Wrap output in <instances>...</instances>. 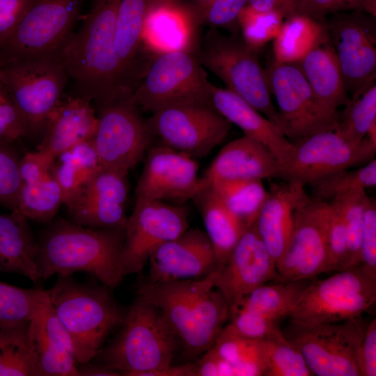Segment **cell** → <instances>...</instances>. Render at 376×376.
Masks as SVG:
<instances>
[{"label": "cell", "mask_w": 376, "mask_h": 376, "mask_svg": "<svg viewBox=\"0 0 376 376\" xmlns=\"http://www.w3.org/2000/svg\"><path fill=\"white\" fill-rule=\"evenodd\" d=\"M49 223L37 242L40 279L84 272L109 288L120 283L124 276L120 255L125 228H90L61 219Z\"/></svg>", "instance_id": "1"}, {"label": "cell", "mask_w": 376, "mask_h": 376, "mask_svg": "<svg viewBox=\"0 0 376 376\" xmlns=\"http://www.w3.org/2000/svg\"><path fill=\"white\" fill-rule=\"evenodd\" d=\"M217 270L199 279L148 282L137 290L160 310L188 358L210 348L229 319L228 304L214 287Z\"/></svg>", "instance_id": "2"}, {"label": "cell", "mask_w": 376, "mask_h": 376, "mask_svg": "<svg viewBox=\"0 0 376 376\" xmlns=\"http://www.w3.org/2000/svg\"><path fill=\"white\" fill-rule=\"evenodd\" d=\"M119 0H93L81 29L61 54L77 93L102 106L127 98L114 51L113 33Z\"/></svg>", "instance_id": "3"}, {"label": "cell", "mask_w": 376, "mask_h": 376, "mask_svg": "<svg viewBox=\"0 0 376 376\" xmlns=\"http://www.w3.org/2000/svg\"><path fill=\"white\" fill-rule=\"evenodd\" d=\"M180 346L160 310L137 294L117 335L93 359L121 375L141 376L172 366Z\"/></svg>", "instance_id": "4"}, {"label": "cell", "mask_w": 376, "mask_h": 376, "mask_svg": "<svg viewBox=\"0 0 376 376\" xmlns=\"http://www.w3.org/2000/svg\"><path fill=\"white\" fill-rule=\"evenodd\" d=\"M107 286L82 283L71 275L58 276L46 290L49 302L71 340L77 363L91 361L126 312Z\"/></svg>", "instance_id": "5"}, {"label": "cell", "mask_w": 376, "mask_h": 376, "mask_svg": "<svg viewBox=\"0 0 376 376\" xmlns=\"http://www.w3.org/2000/svg\"><path fill=\"white\" fill-rule=\"evenodd\" d=\"M196 56L200 64L221 79L227 89L280 129L266 72L259 63L258 52L246 44L241 34L236 31L225 35L210 27Z\"/></svg>", "instance_id": "6"}, {"label": "cell", "mask_w": 376, "mask_h": 376, "mask_svg": "<svg viewBox=\"0 0 376 376\" xmlns=\"http://www.w3.org/2000/svg\"><path fill=\"white\" fill-rule=\"evenodd\" d=\"M367 324L362 316L320 324L289 318L281 330L313 376H361L358 353Z\"/></svg>", "instance_id": "7"}, {"label": "cell", "mask_w": 376, "mask_h": 376, "mask_svg": "<svg viewBox=\"0 0 376 376\" xmlns=\"http://www.w3.org/2000/svg\"><path fill=\"white\" fill-rule=\"evenodd\" d=\"M210 84L196 55L173 50L152 62L135 84L130 98L138 108L151 113L178 105L213 107Z\"/></svg>", "instance_id": "8"}, {"label": "cell", "mask_w": 376, "mask_h": 376, "mask_svg": "<svg viewBox=\"0 0 376 376\" xmlns=\"http://www.w3.org/2000/svg\"><path fill=\"white\" fill-rule=\"evenodd\" d=\"M83 0H33L9 38L0 62L60 57Z\"/></svg>", "instance_id": "9"}, {"label": "cell", "mask_w": 376, "mask_h": 376, "mask_svg": "<svg viewBox=\"0 0 376 376\" xmlns=\"http://www.w3.org/2000/svg\"><path fill=\"white\" fill-rule=\"evenodd\" d=\"M375 301L376 279L359 265L315 280L288 318L310 324L340 322L361 317Z\"/></svg>", "instance_id": "10"}, {"label": "cell", "mask_w": 376, "mask_h": 376, "mask_svg": "<svg viewBox=\"0 0 376 376\" xmlns=\"http://www.w3.org/2000/svg\"><path fill=\"white\" fill-rule=\"evenodd\" d=\"M265 72L270 93L277 104L280 129L290 142L336 130L340 111L321 102L297 63L273 61Z\"/></svg>", "instance_id": "11"}, {"label": "cell", "mask_w": 376, "mask_h": 376, "mask_svg": "<svg viewBox=\"0 0 376 376\" xmlns=\"http://www.w3.org/2000/svg\"><path fill=\"white\" fill-rule=\"evenodd\" d=\"M0 65L29 134L43 135L69 77L61 58L0 62Z\"/></svg>", "instance_id": "12"}, {"label": "cell", "mask_w": 376, "mask_h": 376, "mask_svg": "<svg viewBox=\"0 0 376 376\" xmlns=\"http://www.w3.org/2000/svg\"><path fill=\"white\" fill-rule=\"evenodd\" d=\"M350 99L375 84V17L361 11L336 13L325 19Z\"/></svg>", "instance_id": "13"}, {"label": "cell", "mask_w": 376, "mask_h": 376, "mask_svg": "<svg viewBox=\"0 0 376 376\" xmlns=\"http://www.w3.org/2000/svg\"><path fill=\"white\" fill-rule=\"evenodd\" d=\"M98 123L91 139L102 168L125 172L151 147L152 136L130 97L97 107Z\"/></svg>", "instance_id": "14"}, {"label": "cell", "mask_w": 376, "mask_h": 376, "mask_svg": "<svg viewBox=\"0 0 376 376\" xmlns=\"http://www.w3.org/2000/svg\"><path fill=\"white\" fill-rule=\"evenodd\" d=\"M292 143V153L279 168V178L305 187L336 171L366 164L374 159L376 152V142L367 136L352 144L335 130L318 132Z\"/></svg>", "instance_id": "15"}, {"label": "cell", "mask_w": 376, "mask_h": 376, "mask_svg": "<svg viewBox=\"0 0 376 376\" xmlns=\"http://www.w3.org/2000/svg\"><path fill=\"white\" fill-rule=\"evenodd\" d=\"M161 145L192 157L207 156L228 134L232 124L214 107L189 104L166 107L146 120Z\"/></svg>", "instance_id": "16"}, {"label": "cell", "mask_w": 376, "mask_h": 376, "mask_svg": "<svg viewBox=\"0 0 376 376\" xmlns=\"http://www.w3.org/2000/svg\"><path fill=\"white\" fill-rule=\"evenodd\" d=\"M188 219L185 206L160 201H136L127 218L120 255L123 275L141 273L157 247L189 228Z\"/></svg>", "instance_id": "17"}, {"label": "cell", "mask_w": 376, "mask_h": 376, "mask_svg": "<svg viewBox=\"0 0 376 376\" xmlns=\"http://www.w3.org/2000/svg\"><path fill=\"white\" fill-rule=\"evenodd\" d=\"M329 205L310 198L297 210L291 236L276 270L281 281L315 278L329 271Z\"/></svg>", "instance_id": "18"}, {"label": "cell", "mask_w": 376, "mask_h": 376, "mask_svg": "<svg viewBox=\"0 0 376 376\" xmlns=\"http://www.w3.org/2000/svg\"><path fill=\"white\" fill-rule=\"evenodd\" d=\"M198 165L186 154L164 146H151L135 189L136 201L183 203L207 182L198 176Z\"/></svg>", "instance_id": "19"}, {"label": "cell", "mask_w": 376, "mask_h": 376, "mask_svg": "<svg viewBox=\"0 0 376 376\" xmlns=\"http://www.w3.org/2000/svg\"><path fill=\"white\" fill-rule=\"evenodd\" d=\"M127 172L102 168L64 204L70 221L96 228H125Z\"/></svg>", "instance_id": "20"}, {"label": "cell", "mask_w": 376, "mask_h": 376, "mask_svg": "<svg viewBox=\"0 0 376 376\" xmlns=\"http://www.w3.org/2000/svg\"><path fill=\"white\" fill-rule=\"evenodd\" d=\"M271 281H281L276 264L255 224L245 231L226 263L217 270L214 287L222 293L231 311L246 295Z\"/></svg>", "instance_id": "21"}, {"label": "cell", "mask_w": 376, "mask_h": 376, "mask_svg": "<svg viewBox=\"0 0 376 376\" xmlns=\"http://www.w3.org/2000/svg\"><path fill=\"white\" fill-rule=\"evenodd\" d=\"M149 283L199 279L217 269L214 249L205 232L187 228L150 255Z\"/></svg>", "instance_id": "22"}, {"label": "cell", "mask_w": 376, "mask_h": 376, "mask_svg": "<svg viewBox=\"0 0 376 376\" xmlns=\"http://www.w3.org/2000/svg\"><path fill=\"white\" fill-rule=\"evenodd\" d=\"M27 336L35 376H79L71 340L47 297L29 321Z\"/></svg>", "instance_id": "23"}, {"label": "cell", "mask_w": 376, "mask_h": 376, "mask_svg": "<svg viewBox=\"0 0 376 376\" xmlns=\"http://www.w3.org/2000/svg\"><path fill=\"white\" fill-rule=\"evenodd\" d=\"M267 191L256 227L276 264L290 240L295 213L310 198V195L306 193L305 186L296 181L271 183Z\"/></svg>", "instance_id": "24"}, {"label": "cell", "mask_w": 376, "mask_h": 376, "mask_svg": "<svg viewBox=\"0 0 376 376\" xmlns=\"http://www.w3.org/2000/svg\"><path fill=\"white\" fill-rule=\"evenodd\" d=\"M97 123L90 100L77 95L63 97L49 118L36 152L52 166L60 153L91 139Z\"/></svg>", "instance_id": "25"}, {"label": "cell", "mask_w": 376, "mask_h": 376, "mask_svg": "<svg viewBox=\"0 0 376 376\" xmlns=\"http://www.w3.org/2000/svg\"><path fill=\"white\" fill-rule=\"evenodd\" d=\"M279 176V164L272 153L259 141L244 135L222 148L203 177L214 183Z\"/></svg>", "instance_id": "26"}, {"label": "cell", "mask_w": 376, "mask_h": 376, "mask_svg": "<svg viewBox=\"0 0 376 376\" xmlns=\"http://www.w3.org/2000/svg\"><path fill=\"white\" fill-rule=\"evenodd\" d=\"M213 107L244 135L263 144L276 157L279 168L290 157L294 145L272 121L227 88L210 86Z\"/></svg>", "instance_id": "27"}, {"label": "cell", "mask_w": 376, "mask_h": 376, "mask_svg": "<svg viewBox=\"0 0 376 376\" xmlns=\"http://www.w3.org/2000/svg\"><path fill=\"white\" fill-rule=\"evenodd\" d=\"M156 0H119L114 25L113 45L126 97L139 78L138 53L147 17Z\"/></svg>", "instance_id": "28"}, {"label": "cell", "mask_w": 376, "mask_h": 376, "mask_svg": "<svg viewBox=\"0 0 376 376\" xmlns=\"http://www.w3.org/2000/svg\"><path fill=\"white\" fill-rule=\"evenodd\" d=\"M27 221L16 211L0 213V272L20 274L37 283V242Z\"/></svg>", "instance_id": "29"}, {"label": "cell", "mask_w": 376, "mask_h": 376, "mask_svg": "<svg viewBox=\"0 0 376 376\" xmlns=\"http://www.w3.org/2000/svg\"><path fill=\"white\" fill-rule=\"evenodd\" d=\"M297 63L315 95L327 108L338 111L349 104L351 99L330 40Z\"/></svg>", "instance_id": "30"}, {"label": "cell", "mask_w": 376, "mask_h": 376, "mask_svg": "<svg viewBox=\"0 0 376 376\" xmlns=\"http://www.w3.org/2000/svg\"><path fill=\"white\" fill-rule=\"evenodd\" d=\"M192 200L201 214L205 233L214 249L218 269L226 263L247 228L227 207L208 182Z\"/></svg>", "instance_id": "31"}, {"label": "cell", "mask_w": 376, "mask_h": 376, "mask_svg": "<svg viewBox=\"0 0 376 376\" xmlns=\"http://www.w3.org/2000/svg\"><path fill=\"white\" fill-rule=\"evenodd\" d=\"M329 41L325 21L297 13L285 19L274 39V61L298 63L311 50Z\"/></svg>", "instance_id": "32"}, {"label": "cell", "mask_w": 376, "mask_h": 376, "mask_svg": "<svg viewBox=\"0 0 376 376\" xmlns=\"http://www.w3.org/2000/svg\"><path fill=\"white\" fill-rule=\"evenodd\" d=\"M315 279L277 281L264 284L246 295L235 308H242L277 322L288 318Z\"/></svg>", "instance_id": "33"}, {"label": "cell", "mask_w": 376, "mask_h": 376, "mask_svg": "<svg viewBox=\"0 0 376 376\" xmlns=\"http://www.w3.org/2000/svg\"><path fill=\"white\" fill-rule=\"evenodd\" d=\"M101 169L91 139L60 153L50 171L61 188L63 203Z\"/></svg>", "instance_id": "34"}, {"label": "cell", "mask_w": 376, "mask_h": 376, "mask_svg": "<svg viewBox=\"0 0 376 376\" xmlns=\"http://www.w3.org/2000/svg\"><path fill=\"white\" fill-rule=\"evenodd\" d=\"M62 203L61 188L49 171L22 180L15 211L28 219L49 223Z\"/></svg>", "instance_id": "35"}, {"label": "cell", "mask_w": 376, "mask_h": 376, "mask_svg": "<svg viewBox=\"0 0 376 376\" xmlns=\"http://www.w3.org/2000/svg\"><path fill=\"white\" fill-rule=\"evenodd\" d=\"M209 184L247 229L256 224L268 194L262 180H235Z\"/></svg>", "instance_id": "36"}, {"label": "cell", "mask_w": 376, "mask_h": 376, "mask_svg": "<svg viewBox=\"0 0 376 376\" xmlns=\"http://www.w3.org/2000/svg\"><path fill=\"white\" fill-rule=\"evenodd\" d=\"M265 376H313L299 350L284 336L281 328L258 339Z\"/></svg>", "instance_id": "37"}, {"label": "cell", "mask_w": 376, "mask_h": 376, "mask_svg": "<svg viewBox=\"0 0 376 376\" xmlns=\"http://www.w3.org/2000/svg\"><path fill=\"white\" fill-rule=\"evenodd\" d=\"M212 347L233 366L236 376H265L258 339L242 336L224 326Z\"/></svg>", "instance_id": "38"}, {"label": "cell", "mask_w": 376, "mask_h": 376, "mask_svg": "<svg viewBox=\"0 0 376 376\" xmlns=\"http://www.w3.org/2000/svg\"><path fill=\"white\" fill-rule=\"evenodd\" d=\"M376 185V161L373 159L356 170L344 169L316 180L308 185L310 197L320 202L334 198L354 190Z\"/></svg>", "instance_id": "39"}, {"label": "cell", "mask_w": 376, "mask_h": 376, "mask_svg": "<svg viewBox=\"0 0 376 376\" xmlns=\"http://www.w3.org/2000/svg\"><path fill=\"white\" fill-rule=\"evenodd\" d=\"M29 322L0 329V376H35L28 342Z\"/></svg>", "instance_id": "40"}, {"label": "cell", "mask_w": 376, "mask_h": 376, "mask_svg": "<svg viewBox=\"0 0 376 376\" xmlns=\"http://www.w3.org/2000/svg\"><path fill=\"white\" fill-rule=\"evenodd\" d=\"M47 297L46 290L22 288L0 281V329L28 323Z\"/></svg>", "instance_id": "41"}, {"label": "cell", "mask_w": 376, "mask_h": 376, "mask_svg": "<svg viewBox=\"0 0 376 376\" xmlns=\"http://www.w3.org/2000/svg\"><path fill=\"white\" fill-rule=\"evenodd\" d=\"M376 123V85L368 88L359 97L351 100L340 111L336 130L347 141L357 144Z\"/></svg>", "instance_id": "42"}, {"label": "cell", "mask_w": 376, "mask_h": 376, "mask_svg": "<svg viewBox=\"0 0 376 376\" xmlns=\"http://www.w3.org/2000/svg\"><path fill=\"white\" fill-rule=\"evenodd\" d=\"M369 199L364 189L354 190L333 199L339 204L345 224L347 268L359 265L361 263V242L364 212Z\"/></svg>", "instance_id": "43"}, {"label": "cell", "mask_w": 376, "mask_h": 376, "mask_svg": "<svg viewBox=\"0 0 376 376\" xmlns=\"http://www.w3.org/2000/svg\"><path fill=\"white\" fill-rule=\"evenodd\" d=\"M284 19L279 13L259 11L246 5L238 17L237 24L246 44L258 52L277 36Z\"/></svg>", "instance_id": "44"}, {"label": "cell", "mask_w": 376, "mask_h": 376, "mask_svg": "<svg viewBox=\"0 0 376 376\" xmlns=\"http://www.w3.org/2000/svg\"><path fill=\"white\" fill-rule=\"evenodd\" d=\"M21 158L12 144L0 143V204L17 210L22 185Z\"/></svg>", "instance_id": "45"}, {"label": "cell", "mask_w": 376, "mask_h": 376, "mask_svg": "<svg viewBox=\"0 0 376 376\" xmlns=\"http://www.w3.org/2000/svg\"><path fill=\"white\" fill-rule=\"evenodd\" d=\"M29 134L0 65V143L12 144Z\"/></svg>", "instance_id": "46"}, {"label": "cell", "mask_w": 376, "mask_h": 376, "mask_svg": "<svg viewBox=\"0 0 376 376\" xmlns=\"http://www.w3.org/2000/svg\"><path fill=\"white\" fill-rule=\"evenodd\" d=\"M329 203L328 226L329 271H342L347 268V242L345 224L341 208L335 200Z\"/></svg>", "instance_id": "47"}, {"label": "cell", "mask_w": 376, "mask_h": 376, "mask_svg": "<svg viewBox=\"0 0 376 376\" xmlns=\"http://www.w3.org/2000/svg\"><path fill=\"white\" fill-rule=\"evenodd\" d=\"M361 11L376 16V0H298L297 13L324 22L330 15Z\"/></svg>", "instance_id": "48"}, {"label": "cell", "mask_w": 376, "mask_h": 376, "mask_svg": "<svg viewBox=\"0 0 376 376\" xmlns=\"http://www.w3.org/2000/svg\"><path fill=\"white\" fill-rule=\"evenodd\" d=\"M247 2L248 0H206L198 8L197 15L200 21L211 28H228L236 32L238 17Z\"/></svg>", "instance_id": "49"}, {"label": "cell", "mask_w": 376, "mask_h": 376, "mask_svg": "<svg viewBox=\"0 0 376 376\" xmlns=\"http://www.w3.org/2000/svg\"><path fill=\"white\" fill-rule=\"evenodd\" d=\"M228 320L230 322L225 325L227 329L253 339L264 338L281 328L279 322L242 308L230 311Z\"/></svg>", "instance_id": "50"}, {"label": "cell", "mask_w": 376, "mask_h": 376, "mask_svg": "<svg viewBox=\"0 0 376 376\" xmlns=\"http://www.w3.org/2000/svg\"><path fill=\"white\" fill-rule=\"evenodd\" d=\"M360 265L367 274L376 279V205L371 198L364 212Z\"/></svg>", "instance_id": "51"}, {"label": "cell", "mask_w": 376, "mask_h": 376, "mask_svg": "<svg viewBox=\"0 0 376 376\" xmlns=\"http://www.w3.org/2000/svg\"><path fill=\"white\" fill-rule=\"evenodd\" d=\"M33 0H0V45L11 35Z\"/></svg>", "instance_id": "52"}, {"label": "cell", "mask_w": 376, "mask_h": 376, "mask_svg": "<svg viewBox=\"0 0 376 376\" xmlns=\"http://www.w3.org/2000/svg\"><path fill=\"white\" fill-rule=\"evenodd\" d=\"M361 376L376 375V319L367 324L358 353Z\"/></svg>", "instance_id": "53"}, {"label": "cell", "mask_w": 376, "mask_h": 376, "mask_svg": "<svg viewBox=\"0 0 376 376\" xmlns=\"http://www.w3.org/2000/svg\"><path fill=\"white\" fill-rule=\"evenodd\" d=\"M196 376H236L233 366L211 347L194 363Z\"/></svg>", "instance_id": "54"}, {"label": "cell", "mask_w": 376, "mask_h": 376, "mask_svg": "<svg viewBox=\"0 0 376 376\" xmlns=\"http://www.w3.org/2000/svg\"><path fill=\"white\" fill-rule=\"evenodd\" d=\"M298 0H248L247 5L259 11H274L284 18L297 14Z\"/></svg>", "instance_id": "55"}, {"label": "cell", "mask_w": 376, "mask_h": 376, "mask_svg": "<svg viewBox=\"0 0 376 376\" xmlns=\"http://www.w3.org/2000/svg\"><path fill=\"white\" fill-rule=\"evenodd\" d=\"M141 376H196L194 363H187L144 373Z\"/></svg>", "instance_id": "56"}, {"label": "cell", "mask_w": 376, "mask_h": 376, "mask_svg": "<svg viewBox=\"0 0 376 376\" xmlns=\"http://www.w3.org/2000/svg\"><path fill=\"white\" fill-rule=\"evenodd\" d=\"M79 376H120V373L110 369L104 366L91 361L86 363H77Z\"/></svg>", "instance_id": "57"}]
</instances>
